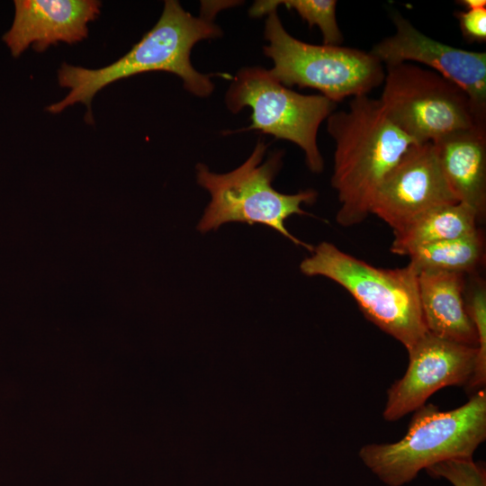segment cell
Listing matches in <instances>:
<instances>
[{"label": "cell", "instance_id": "1", "mask_svg": "<svg viewBox=\"0 0 486 486\" xmlns=\"http://www.w3.org/2000/svg\"><path fill=\"white\" fill-rule=\"evenodd\" d=\"M231 2H202L200 16L183 9L176 0H166L161 16L151 30L122 58L100 68H86L62 63L58 81L69 93L46 110L59 113L67 107L82 103L87 107L85 120L93 124L91 103L94 95L108 85L138 74L166 71L178 76L185 90L198 97H207L214 90L210 76L198 72L192 65L193 47L200 40L221 35L213 22L218 11Z\"/></svg>", "mask_w": 486, "mask_h": 486}, {"label": "cell", "instance_id": "2", "mask_svg": "<svg viewBox=\"0 0 486 486\" xmlns=\"http://www.w3.org/2000/svg\"><path fill=\"white\" fill-rule=\"evenodd\" d=\"M327 130L335 141L331 185L340 203L336 220L351 227L371 214L383 179L415 142L368 94L352 97L346 110L333 112Z\"/></svg>", "mask_w": 486, "mask_h": 486}, {"label": "cell", "instance_id": "3", "mask_svg": "<svg viewBox=\"0 0 486 486\" xmlns=\"http://www.w3.org/2000/svg\"><path fill=\"white\" fill-rule=\"evenodd\" d=\"M486 438V391L480 390L464 405L441 410L425 404L398 441L363 446V464L387 486H403L434 464L472 459Z\"/></svg>", "mask_w": 486, "mask_h": 486}, {"label": "cell", "instance_id": "4", "mask_svg": "<svg viewBox=\"0 0 486 486\" xmlns=\"http://www.w3.org/2000/svg\"><path fill=\"white\" fill-rule=\"evenodd\" d=\"M300 270L307 276H324L342 286L367 320L407 350L428 333L418 274L410 264L394 269L375 267L323 241L301 262Z\"/></svg>", "mask_w": 486, "mask_h": 486}, {"label": "cell", "instance_id": "5", "mask_svg": "<svg viewBox=\"0 0 486 486\" xmlns=\"http://www.w3.org/2000/svg\"><path fill=\"white\" fill-rule=\"evenodd\" d=\"M266 150V145L259 140L248 158L226 174L212 173L204 164L196 166L197 183L211 194L197 230L204 233L228 222L259 223L311 252L313 247L290 233L284 221L292 215H309L302 204L313 203L318 193L312 189L294 194L276 191L272 183L282 166L283 152L276 151L263 162Z\"/></svg>", "mask_w": 486, "mask_h": 486}, {"label": "cell", "instance_id": "6", "mask_svg": "<svg viewBox=\"0 0 486 486\" xmlns=\"http://www.w3.org/2000/svg\"><path fill=\"white\" fill-rule=\"evenodd\" d=\"M277 10L268 14L264 53L274 62L271 76L284 86L319 90L338 104L346 97L367 95L382 85L384 65L370 51L340 45H315L290 35Z\"/></svg>", "mask_w": 486, "mask_h": 486}, {"label": "cell", "instance_id": "7", "mask_svg": "<svg viewBox=\"0 0 486 486\" xmlns=\"http://www.w3.org/2000/svg\"><path fill=\"white\" fill-rule=\"evenodd\" d=\"M381 101L391 121L415 143L486 127L468 94L439 73L410 62L387 65Z\"/></svg>", "mask_w": 486, "mask_h": 486}, {"label": "cell", "instance_id": "8", "mask_svg": "<svg viewBox=\"0 0 486 486\" xmlns=\"http://www.w3.org/2000/svg\"><path fill=\"white\" fill-rule=\"evenodd\" d=\"M226 105L232 112L252 111L247 130H258L275 139L289 140L304 152L313 173L324 169L317 136L321 122L335 112L337 104L322 94H302L274 79L260 67L240 69L230 86Z\"/></svg>", "mask_w": 486, "mask_h": 486}, {"label": "cell", "instance_id": "9", "mask_svg": "<svg viewBox=\"0 0 486 486\" xmlns=\"http://www.w3.org/2000/svg\"><path fill=\"white\" fill-rule=\"evenodd\" d=\"M409 364L400 379L387 391L382 417L396 421L426 404L447 386H464L473 374L477 348L428 332L407 350Z\"/></svg>", "mask_w": 486, "mask_h": 486}, {"label": "cell", "instance_id": "10", "mask_svg": "<svg viewBox=\"0 0 486 486\" xmlns=\"http://www.w3.org/2000/svg\"><path fill=\"white\" fill-rule=\"evenodd\" d=\"M433 143H415L381 184L371 214L398 230L423 213L457 203Z\"/></svg>", "mask_w": 486, "mask_h": 486}, {"label": "cell", "instance_id": "11", "mask_svg": "<svg viewBox=\"0 0 486 486\" xmlns=\"http://www.w3.org/2000/svg\"><path fill=\"white\" fill-rule=\"evenodd\" d=\"M395 32L370 52L384 66L403 62L425 65L462 87L486 118V53L456 48L432 39L408 19L393 13Z\"/></svg>", "mask_w": 486, "mask_h": 486}, {"label": "cell", "instance_id": "12", "mask_svg": "<svg viewBox=\"0 0 486 486\" xmlns=\"http://www.w3.org/2000/svg\"><path fill=\"white\" fill-rule=\"evenodd\" d=\"M101 6L97 0H15L14 19L3 40L14 58L30 46L43 52L59 41L76 43L87 37V24Z\"/></svg>", "mask_w": 486, "mask_h": 486}, {"label": "cell", "instance_id": "13", "mask_svg": "<svg viewBox=\"0 0 486 486\" xmlns=\"http://www.w3.org/2000/svg\"><path fill=\"white\" fill-rule=\"evenodd\" d=\"M433 144L456 200L471 207L482 220L486 213V127L453 132Z\"/></svg>", "mask_w": 486, "mask_h": 486}, {"label": "cell", "instance_id": "14", "mask_svg": "<svg viewBox=\"0 0 486 486\" xmlns=\"http://www.w3.org/2000/svg\"><path fill=\"white\" fill-rule=\"evenodd\" d=\"M465 274L447 272L418 274L423 320L430 334L476 347V330L464 302Z\"/></svg>", "mask_w": 486, "mask_h": 486}, {"label": "cell", "instance_id": "15", "mask_svg": "<svg viewBox=\"0 0 486 486\" xmlns=\"http://www.w3.org/2000/svg\"><path fill=\"white\" fill-rule=\"evenodd\" d=\"M480 221L468 205L457 202L432 209L393 231L390 250L408 256L414 249L438 241L475 233Z\"/></svg>", "mask_w": 486, "mask_h": 486}, {"label": "cell", "instance_id": "16", "mask_svg": "<svg viewBox=\"0 0 486 486\" xmlns=\"http://www.w3.org/2000/svg\"><path fill=\"white\" fill-rule=\"evenodd\" d=\"M482 231L419 247L410 252L409 264L417 274L447 272L474 274L485 256Z\"/></svg>", "mask_w": 486, "mask_h": 486}, {"label": "cell", "instance_id": "17", "mask_svg": "<svg viewBox=\"0 0 486 486\" xmlns=\"http://www.w3.org/2000/svg\"><path fill=\"white\" fill-rule=\"evenodd\" d=\"M294 10L310 27L318 26L321 32L323 44L340 45L343 35L339 29L335 0H268L256 1L249 9V15L260 17L277 10L278 5Z\"/></svg>", "mask_w": 486, "mask_h": 486}, {"label": "cell", "instance_id": "18", "mask_svg": "<svg viewBox=\"0 0 486 486\" xmlns=\"http://www.w3.org/2000/svg\"><path fill=\"white\" fill-rule=\"evenodd\" d=\"M464 302L478 338L475 366L465 388L476 392L485 389L486 383V287L480 277H472L469 285L465 284Z\"/></svg>", "mask_w": 486, "mask_h": 486}, {"label": "cell", "instance_id": "19", "mask_svg": "<svg viewBox=\"0 0 486 486\" xmlns=\"http://www.w3.org/2000/svg\"><path fill=\"white\" fill-rule=\"evenodd\" d=\"M426 471L432 477L446 479L453 486H486L485 465L473 458L444 461Z\"/></svg>", "mask_w": 486, "mask_h": 486}, {"label": "cell", "instance_id": "20", "mask_svg": "<svg viewBox=\"0 0 486 486\" xmlns=\"http://www.w3.org/2000/svg\"><path fill=\"white\" fill-rule=\"evenodd\" d=\"M464 38L469 42L486 40V7L465 9L456 14Z\"/></svg>", "mask_w": 486, "mask_h": 486}, {"label": "cell", "instance_id": "21", "mask_svg": "<svg viewBox=\"0 0 486 486\" xmlns=\"http://www.w3.org/2000/svg\"><path fill=\"white\" fill-rule=\"evenodd\" d=\"M460 4L465 7V9H477L486 7L485 0H462Z\"/></svg>", "mask_w": 486, "mask_h": 486}]
</instances>
